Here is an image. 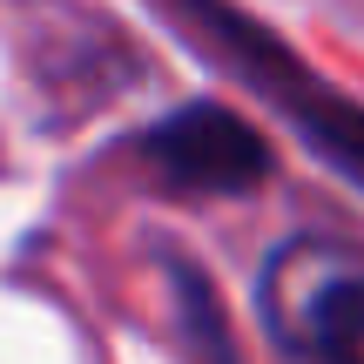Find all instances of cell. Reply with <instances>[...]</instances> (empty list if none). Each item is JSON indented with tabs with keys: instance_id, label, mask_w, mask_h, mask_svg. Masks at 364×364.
Returning a JSON list of instances; mask_svg holds the SVG:
<instances>
[{
	"instance_id": "6da1fadb",
	"label": "cell",
	"mask_w": 364,
	"mask_h": 364,
	"mask_svg": "<svg viewBox=\"0 0 364 364\" xmlns=\"http://www.w3.org/2000/svg\"><path fill=\"white\" fill-rule=\"evenodd\" d=\"M263 324L297 364H364V257L324 236L263 263Z\"/></svg>"
},
{
	"instance_id": "7a4b0ae2",
	"label": "cell",
	"mask_w": 364,
	"mask_h": 364,
	"mask_svg": "<svg viewBox=\"0 0 364 364\" xmlns=\"http://www.w3.org/2000/svg\"><path fill=\"white\" fill-rule=\"evenodd\" d=\"M142 149H149V169L169 182L176 196L182 189L189 196H236V189H250V182L270 176L263 135H250L230 108H209V102L156 122Z\"/></svg>"
},
{
	"instance_id": "3957f363",
	"label": "cell",
	"mask_w": 364,
	"mask_h": 364,
	"mask_svg": "<svg viewBox=\"0 0 364 364\" xmlns=\"http://www.w3.org/2000/svg\"><path fill=\"white\" fill-rule=\"evenodd\" d=\"M311 129H317V142H324L338 162H351V169L364 176V115L358 108H324Z\"/></svg>"
}]
</instances>
